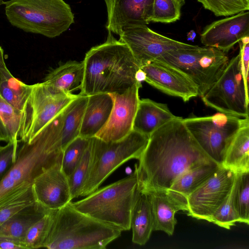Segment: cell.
<instances>
[{"mask_svg": "<svg viewBox=\"0 0 249 249\" xmlns=\"http://www.w3.org/2000/svg\"><path fill=\"white\" fill-rule=\"evenodd\" d=\"M138 160L135 165L137 189L143 193L168 190L184 172L214 161L200 146L181 117L169 121L150 134Z\"/></svg>", "mask_w": 249, "mask_h": 249, "instance_id": "1", "label": "cell"}, {"mask_svg": "<svg viewBox=\"0 0 249 249\" xmlns=\"http://www.w3.org/2000/svg\"><path fill=\"white\" fill-rule=\"evenodd\" d=\"M80 94L122 93L136 84L140 65L127 45L107 31L105 42L92 47L83 60Z\"/></svg>", "mask_w": 249, "mask_h": 249, "instance_id": "2", "label": "cell"}, {"mask_svg": "<svg viewBox=\"0 0 249 249\" xmlns=\"http://www.w3.org/2000/svg\"><path fill=\"white\" fill-rule=\"evenodd\" d=\"M22 143L15 162L0 182V206L32 187L37 176L62 161L61 138L50 123Z\"/></svg>", "mask_w": 249, "mask_h": 249, "instance_id": "3", "label": "cell"}, {"mask_svg": "<svg viewBox=\"0 0 249 249\" xmlns=\"http://www.w3.org/2000/svg\"><path fill=\"white\" fill-rule=\"evenodd\" d=\"M122 231L82 213L70 201L54 212L43 248L49 249H103Z\"/></svg>", "mask_w": 249, "mask_h": 249, "instance_id": "4", "label": "cell"}, {"mask_svg": "<svg viewBox=\"0 0 249 249\" xmlns=\"http://www.w3.org/2000/svg\"><path fill=\"white\" fill-rule=\"evenodd\" d=\"M3 4L11 24L26 32L54 38L74 22L71 8L64 0H10Z\"/></svg>", "mask_w": 249, "mask_h": 249, "instance_id": "5", "label": "cell"}, {"mask_svg": "<svg viewBox=\"0 0 249 249\" xmlns=\"http://www.w3.org/2000/svg\"><path fill=\"white\" fill-rule=\"evenodd\" d=\"M138 186L135 170L125 178L72 202L78 211L121 231L130 229L131 209Z\"/></svg>", "mask_w": 249, "mask_h": 249, "instance_id": "6", "label": "cell"}, {"mask_svg": "<svg viewBox=\"0 0 249 249\" xmlns=\"http://www.w3.org/2000/svg\"><path fill=\"white\" fill-rule=\"evenodd\" d=\"M149 136L132 130L124 138L105 142L92 138V157L90 171L81 196H87L119 166L133 159L139 160L148 142Z\"/></svg>", "mask_w": 249, "mask_h": 249, "instance_id": "7", "label": "cell"}, {"mask_svg": "<svg viewBox=\"0 0 249 249\" xmlns=\"http://www.w3.org/2000/svg\"><path fill=\"white\" fill-rule=\"evenodd\" d=\"M155 60L186 75L196 84L201 97L221 75L229 59L227 53L217 48L195 45L166 53Z\"/></svg>", "mask_w": 249, "mask_h": 249, "instance_id": "8", "label": "cell"}, {"mask_svg": "<svg viewBox=\"0 0 249 249\" xmlns=\"http://www.w3.org/2000/svg\"><path fill=\"white\" fill-rule=\"evenodd\" d=\"M77 96L55 92L43 82L27 85L21 113L19 142L32 140Z\"/></svg>", "mask_w": 249, "mask_h": 249, "instance_id": "9", "label": "cell"}, {"mask_svg": "<svg viewBox=\"0 0 249 249\" xmlns=\"http://www.w3.org/2000/svg\"><path fill=\"white\" fill-rule=\"evenodd\" d=\"M182 121L204 152L221 165L227 147L249 118L218 112L204 117L191 115Z\"/></svg>", "mask_w": 249, "mask_h": 249, "instance_id": "10", "label": "cell"}, {"mask_svg": "<svg viewBox=\"0 0 249 249\" xmlns=\"http://www.w3.org/2000/svg\"><path fill=\"white\" fill-rule=\"evenodd\" d=\"M201 98L206 106L218 112L249 118V89L244 83L239 53L229 60L221 75Z\"/></svg>", "mask_w": 249, "mask_h": 249, "instance_id": "11", "label": "cell"}, {"mask_svg": "<svg viewBox=\"0 0 249 249\" xmlns=\"http://www.w3.org/2000/svg\"><path fill=\"white\" fill-rule=\"evenodd\" d=\"M236 175L233 171L219 165L187 197L188 215L209 221L230 194Z\"/></svg>", "mask_w": 249, "mask_h": 249, "instance_id": "12", "label": "cell"}, {"mask_svg": "<svg viewBox=\"0 0 249 249\" xmlns=\"http://www.w3.org/2000/svg\"><path fill=\"white\" fill-rule=\"evenodd\" d=\"M140 66L155 60L166 53L195 45L179 42L160 35L146 25L133 26L119 35Z\"/></svg>", "mask_w": 249, "mask_h": 249, "instance_id": "13", "label": "cell"}, {"mask_svg": "<svg viewBox=\"0 0 249 249\" xmlns=\"http://www.w3.org/2000/svg\"><path fill=\"white\" fill-rule=\"evenodd\" d=\"M141 87L139 83L122 93L110 94L113 99L111 112L107 123L95 137L105 142H115L124 138L133 130Z\"/></svg>", "mask_w": 249, "mask_h": 249, "instance_id": "14", "label": "cell"}, {"mask_svg": "<svg viewBox=\"0 0 249 249\" xmlns=\"http://www.w3.org/2000/svg\"><path fill=\"white\" fill-rule=\"evenodd\" d=\"M144 80L161 92L184 102L198 96L197 88L184 73L165 63L154 60L140 66Z\"/></svg>", "mask_w": 249, "mask_h": 249, "instance_id": "15", "label": "cell"}, {"mask_svg": "<svg viewBox=\"0 0 249 249\" xmlns=\"http://www.w3.org/2000/svg\"><path fill=\"white\" fill-rule=\"evenodd\" d=\"M107 17L106 28L120 35L133 26L151 22L154 0H104Z\"/></svg>", "mask_w": 249, "mask_h": 249, "instance_id": "16", "label": "cell"}, {"mask_svg": "<svg viewBox=\"0 0 249 249\" xmlns=\"http://www.w3.org/2000/svg\"><path fill=\"white\" fill-rule=\"evenodd\" d=\"M249 36V13L240 12L207 25L200 36L205 46L217 48L227 53L243 38Z\"/></svg>", "mask_w": 249, "mask_h": 249, "instance_id": "17", "label": "cell"}, {"mask_svg": "<svg viewBox=\"0 0 249 249\" xmlns=\"http://www.w3.org/2000/svg\"><path fill=\"white\" fill-rule=\"evenodd\" d=\"M32 189L36 201L50 211L58 210L72 200L61 161L37 176L34 180Z\"/></svg>", "mask_w": 249, "mask_h": 249, "instance_id": "18", "label": "cell"}, {"mask_svg": "<svg viewBox=\"0 0 249 249\" xmlns=\"http://www.w3.org/2000/svg\"><path fill=\"white\" fill-rule=\"evenodd\" d=\"M150 204L153 219V231H161L169 235L174 233L177 220L175 213L187 211V199L170 190L144 193Z\"/></svg>", "mask_w": 249, "mask_h": 249, "instance_id": "19", "label": "cell"}, {"mask_svg": "<svg viewBox=\"0 0 249 249\" xmlns=\"http://www.w3.org/2000/svg\"><path fill=\"white\" fill-rule=\"evenodd\" d=\"M113 106V99L109 93H98L88 96L83 115L79 136L91 138L105 126Z\"/></svg>", "mask_w": 249, "mask_h": 249, "instance_id": "20", "label": "cell"}, {"mask_svg": "<svg viewBox=\"0 0 249 249\" xmlns=\"http://www.w3.org/2000/svg\"><path fill=\"white\" fill-rule=\"evenodd\" d=\"M178 117L171 112L166 104L148 98L140 99L133 130L149 136L166 123Z\"/></svg>", "mask_w": 249, "mask_h": 249, "instance_id": "21", "label": "cell"}, {"mask_svg": "<svg viewBox=\"0 0 249 249\" xmlns=\"http://www.w3.org/2000/svg\"><path fill=\"white\" fill-rule=\"evenodd\" d=\"M84 77L83 61L70 60L50 71L43 82L55 92L73 94L81 90Z\"/></svg>", "mask_w": 249, "mask_h": 249, "instance_id": "22", "label": "cell"}, {"mask_svg": "<svg viewBox=\"0 0 249 249\" xmlns=\"http://www.w3.org/2000/svg\"><path fill=\"white\" fill-rule=\"evenodd\" d=\"M130 229L132 242L141 246L146 244L153 231V216L148 196L138 189L131 211Z\"/></svg>", "mask_w": 249, "mask_h": 249, "instance_id": "23", "label": "cell"}, {"mask_svg": "<svg viewBox=\"0 0 249 249\" xmlns=\"http://www.w3.org/2000/svg\"><path fill=\"white\" fill-rule=\"evenodd\" d=\"M50 211L35 201L0 226V238H9L22 242L28 229Z\"/></svg>", "mask_w": 249, "mask_h": 249, "instance_id": "24", "label": "cell"}, {"mask_svg": "<svg viewBox=\"0 0 249 249\" xmlns=\"http://www.w3.org/2000/svg\"><path fill=\"white\" fill-rule=\"evenodd\" d=\"M221 165L236 174L249 172V121L240 128L228 144Z\"/></svg>", "mask_w": 249, "mask_h": 249, "instance_id": "25", "label": "cell"}, {"mask_svg": "<svg viewBox=\"0 0 249 249\" xmlns=\"http://www.w3.org/2000/svg\"><path fill=\"white\" fill-rule=\"evenodd\" d=\"M215 161L206 163L192 168L181 175L173 183L169 190L187 197L218 167Z\"/></svg>", "mask_w": 249, "mask_h": 249, "instance_id": "26", "label": "cell"}, {"mask_svg": "<svg viewBox=\"0 0 249 249\" xmlns=\"http://www.w3.org/2000/svg\"><path fill=\"white\" fill-rule=\"evenodd\" d=\"M27 84L15 78L7 68L0 74V96L21 112Z\"/></svg>", "mask_w": 249, "mask_h": 249, "instance_id": "27", "label": "cell"}, {"mask_svg": "<svg viewBox=\"0 0 249 249\" xmlns=\"http://www.w3.org/2000/svg\"><path fill=\"white\" fill-rule=\"evenodd\" d=\"M92 138L80 161L68 177L71 199L81 196L88 178L92 161Z\"/></svg>", "mask_w": 249, "mask_h": 249, "instance_id": "28", "label": "cell"}, {"mask_svg": "<svg viewBox=\"0 0 249 249\" xmlns=\"http://www.w3.org/2000/svg\"><path fill=\"white\" fill-rule=\"evenodd\" d=\"M234 204L239 222L249 224V172L237 173L234 182Z\"/></svg>", "mask_w": 249, "mask_h": 249, "instance_id": "29", "label": "cell"}, {"mask_svg": "<svg viewBox=\"0 0 249 249\" xmlns=\"http://www.w3.org/2000/svg\"><path fill=\"white\" fill-rule=\"evenodd\" d=\"M55 211H50L28 229L22 240L26 249L43 248Z\"/></svg>", "mask_w": 249, "mask_h": 249, "instance_id": "30", "label": "cell"}, {"mask_svg": "<svg viewBox=\"0 0 249 249\" xmlns=\"http://www.w3.org/2000/svg\"><path fill=\"white\" fill-rule=\"evenodd\" d=\"M91 138L78 136L63 151L61 167L67 177L72 173L80 161L90 143Z\"/></svg>", "mask_w": 249, "mask_h": 249, "instance_id": "31", "label": "cell"}, {"mask_svg": "<svg viewBox=\"0 0 249 249\" xmlns=\"http://www.w3.org/2000/svg\"><path fill=\"white\" fill-rule=\"evenodd\" d=\"M234 183L230 194L210 218L209 222L227 229L239 222L234 204Z\"/></svg>", "mask_w": 249, "mask_h": 249, "instance_id": "32", "label": "cell"}, {"mask_svg": "<svg viewBox=\"0 0 249 249\" xmlns=\"http://www.w3.org/2000/svg\"><path fill=\"white\" fill-rule=\"evenodd\" d=\"M205 9L212 12L215 16H232L249 11V0H197Z\"/></svg>", "mask_w": 249, "mask_h": 249, "instance_id": "33", "label": "cell"}, {"mask_svg": "<svg viewBox=\"0 0 249 249\" xmlns=\"http://www.w3.org/2000/svg\"><path fill=\"white\" fill-rule=\"evenodd\" d=\"M36 201L32 186L0 206V226L23 209Z\"/></svg>", "mask_w": 249, "mask_h": 249, "instance_id": "34", "label": "cell"}, {"mask_svg": "<svg viewBox=\"0 0 249 249\" xmlns=\"http://www.w3.org/2000/svg\"><path fill=\"white\" fill-rule=\"evenodd\" d=\"M181 5L177 0H154L151 22L171 23L178 20Z\"/></svg>", "mask_w": 249, "mask_h": 249, "instance_id": "35", "label": "cell"}, {"mask_svg": "<svg viewBox=\"0 0 249 249\" xmlns=\"http://www.w3.org/2000/svg\"><path fill=\"white\" fill-rule=\"evenodd\" d=\"M21 112L0 96V119L9 137V141H18Z\"/></svg>", "mask_w": 249, "mask_h": 249, "instance_id": "36", "label": "cell"}, {"mask_svg": "<svg viewBox=\"0 0 249 249\" xmlns=\"http://www.w3.org/2000/svg\"><path fill=\"white\" fill-rule=\"evenodd\" d=\"M18 141H9L0 146V182L16 161L18 151Z\"/></svg>", "mask_w": 249, "mask_h": 249, "instance_id": "37", "label": "cell"}, {"mask_svg": "<svg viewBox=\"0 0 249 249\" xmlns=\"http://www.w3.org/2000/svg\"><path fill=\"white\" fill-rule=\"evenodd\" d=\"M240 66L245 86L249 89V36L239 42Z\"/></svg>", "mask_w": 249, "mask_h": 249, "instance_id": "38", "label": "cell"}, {"mask_svg": "<svg viewBox=\"0 0 249 249\" xmlns=\"http://www.w3.org/2000/svg\"><path fill=\"white\" fill-rule=\"evenodd\" d=\"M0 249H26L21 241L0 238Z\"/></svg>", "mask_w": 249, "mask_h": 249, "instance_id": "39", "label": "cell"}, {"mask_svg": "<svg viewBox=\"0 0 249 249\" xmlns=\"http://www.w3.org/2000/svg\"><path fill=\"white\" fill-rule=\"evenodd\" d=\"M9 137L6 129L0 119V141L9 142Z\"/></svg>", "mask_w": 249, "mask_h": 249, "instance_id": "40", "label": "cell"}, {"mask_svg": "<svg viewBox=\"0 0 249 249\" xmlns=\"http://www.w3.org/2000/svg\"><path fill=\"white\" fill-rule=\"evenodd\" d=\"M7 68L5 65L3 50L0 46V74L2 70Z\"/></svg>", "mask_w": 249, "mask_h": 249, "instance_id": "41", "label": "cell"}, {"mask_svg": "<svg viewBox=\"0 0 249 249\" xmlns=\"http://www.w3.org/2000/svg\"><path fill=\"white\" fill-rule=\"evenodd\" d=\"M196 36V34L194 31H190L187 34V38L188 40H194Z\"/></svg>", "mask_w": 249, "mask_h": 249, "instance_id": "42", "label": "cell"}, {"mask_svg": "<svg viewBox=\"0 0 249 249\" xmlns=\"http://www.w3.org/2000/svg\"><path fill=\"white\" fill-rule=\"evenodd\" d=\"M178 2L182 6L185 3V0H177Z\"/></svg>", "mask_w": 249, "mask_h": 249, "instance_id": "43", "label": "cell"}, {"mask_svg": "<svg viewBox=\"0 0 249 249\" xmlns=\"http://www.w3.org/2000/svg\"><path fill=\"white\" fill-rule=\"evenodd\" d=\"M3 3V1H2V0H0V6Z\"/></svg>", "mask_w": 249, "mask_h": 249, "instance_id": "44", "label": "cell"}]
</instances>
